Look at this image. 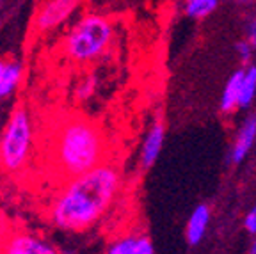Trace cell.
<instances>
[{"instance_id": "obj_1", "label": "cell", "mask_w": 256, "mask_h": 254, "mask_svg": "<svg viewBox=\"0 0 256 254\" xmlns=\"http://www.w3.org/2000/svg\"><path fill=\"white\" fill-rule=\"evenodd\" d=\"M120 185V171L108 162L68 180L54 199L50 220L64 231L89 230L110 208Z\"/></svg>"}, {"instance_id": "obj_2", "label": "cell", "mask_w": 256, "mask_h": 254, "mask_svg": "<svg viewBox=\"0 0 256 254\" xmlns=\"http://www.w3.org/2000/svg\"><path fill=\"white\" fill-rule=\"evenodd\" d=\"M102 130L82 116H70L57 124L52 139V162L64 178H75L105 162Z\"/></svg>"}, {"instance_id": "obj_3", "label": "cell", "mask_w": 256, "mask_h": 254, "mask_svg": "<svg viewBox=\"0 0 256 254\" xmlns=\"http://www.w3.org/2000/svg\"><path fill=\"white\" fill-rule=\"evenodd\" d=\"M114 38V24L100 12L82 16L66 34L62 50L70 60L86 64L102 57Z\"/></svg>"}, {"instance_id": "obj_4", "label": "cell", "mask_w": 256, "mask_h": 254, "mask_svg": "<svg viewBox=\"0 0 256 254\" xmlns=\"http://www.w3.org/2000/svg\"><path fill=\"white\" fill-rule=\"evenodd\" d=\"M32 144H34V126L27 107L18 105L11 112L2 137H0V167L6 172L22 171L28 162Z\"/></svg>"}, {"instance_id": "obj_5", "label": "cell", "mask_w": 256, "mask_h": 254, "mask_svg": "<svg viewBox=\"0 0 256 254\" xmlns=\"http://www.w3.org/2000/svg\"><path fill=\"white\" fill-rule=\"evenodd\" d=\"M82 0H43L34 16V28L38 32H50L60 27L75 14Z\"/></svg>"}, {"instance_id": "obj_6", "label": "cell", "mask_w": 256, "mask_h": 254, "mask_svg": "<svg viewBox=\"0 0 256 254\" xmlns=\"http://www.w3.org/2000/svg\"><path fill=\"white\" fill-rule=\"evenodd\" d=\"M0 254H60L57 247L30 231L16 230L0 240Z\"/></svg>"}, {"instance_id": "obj_7", "label": "cell", "mask_w": 256, "mask_h": 254, "mask_svg": "<svg viewBox=\"0 0 256 254\" xmlns=\"http://www.w3.org/2000/svg\"><path fill=\"white\" fill-rule=\"evenodd\" d=\"M256 140V116L248 118L244 121V124L240 126L238 134L235 137V142L232 148V162L240 164L242 160L248 156V153L251 151L252 144Z\"/></svg>"}, {"instance_id": "obj_8", "label": "cell", "mask_w": 256, "mask_h": 254, "mask_svg": "<svg viewBox=\"0 0 256 254\" xmlns=\"http://www.w3.org/2000/svg\"><path fill=\"white\" fill-rule=\"evenodd\" d=\"M164 126L160 123L153 124L150 128L148 135L144 139L142 151H140V164H142V167L148 169V167H152L156 162L160 151H162V146H164Z\"/></svg>"}, {"instance_id": "obj_9", "label": "cell", "mask_w": 256, "mask_h": 254, "mask_svg": "<svg viewBox=\"0 0 256 254\" xmlns=\"http://www.w3.org/2000/svg\"><path fill=\"white\" fill-rule=\"evenodd\" d=\"M208 222H210V208L206 204H200V206L194 208V212H192L190 218H188L187 222V231H185L188 244L196 246V244H200L203 240Z\"/></svg>"}, {"instance_id": "obj_10", "label": "cell", "mask_w": 256, "mask_h": 254, "mask_svg": "<svg viewBox=\"0 0 256 254\" xmlns=\"http://www.w3.org/2000/svg\"><path fill=\"white\" fill-rule=\"evenodd\" d=\"M244 73H246V70H236L228 78L226 86H224L222 98H220V110H222L224 114H230V112H233L235 108H238Z\"/></svg>"}, {"instance_id": "obj_11", "label": "cell", "mask_w": 256, "mask_h": 254, "mask_svg": "<svg viewBox=\"0 0 256 254\" xmlns=\"http://www.w3.org/2000/svg\"><path fill=\"white\" fill-rule=\"evenodd\" d=\"M108 254H153V246L146 236H123L108 247Z\"/></svg>"}, {"instance_id": "obj_12", "label": "cell", "mask_w": 256, "mask_h": 254, "mask_svg": "<svg viewBox=\"0 0 256 254\" xmlns=\"http://www.w3.org/2000/svg\"><path fill=\"white\" fill-rule=\"evenodd\" d=\"M22 78V66L16 60L0 59V98H6L16 89Z\"/></svg>"}, {"instance_id": "obj_13", "label": "cell", "mask_w": 256, "mask_h": 254, "mask_svg": "<svg viewBox=\"0 0 256 254\" xmlns=\"http://www.w3.org/2000/svg\"><path fill=\"white\" fill-rule=\"evenodd\" d=\"M256 96V66L246 70L244 80H242V91H240V104L238 107H249L252 98Z\"/></svg>"}, {"instance_id": "obj_14", "label": "cell", "mask_w": 256, "mask_h": 254, "mask_svg": "<svg viewBox=\"0 0 256 254\" xmlns=\"http://www.w3.org/2000/svg\"><path fill=\"white\" fill-rule=\"evenodd\" d=\"M217 8V0H187L185 11L190 18H204Z\"/></svg>"}, {"instance_id": "obj_15", "label": "cell", "mask_w": 256, "mask_h": 254, "mask_svg": "<svg viewBox=\"0 0 256 254\" xmlns=\"http://www.w3.org/2000/svg\"><path fill=\"white\" fill-rule=\"evenodd\" d=\"M96 89V76L94 75H86L84 78L76 84L75 94L78 100H88L89 96L94 92Z\"/></svg>"}, {"instance_id": "obj_16", "label": "cell", "mask_w": 256, "mask_h": 254, "mask_svg": "<svg viewBox=\"0 0 256 254\" xmlns=\"http://www.w3.org/2000/svg\"><path fill=\"white\" fill-rule=\"evenodd\" d=\"M244 228L251 234H256V204L249 210V214L244 218Z\"/></svg>"}, {"instance_id": "obj_17", "label": "cell", "mask_w": 256, "mask_h": 254, "mask_svg": "<svg viewBox=\"0 0 256 254\" xmlns=\"http://www.w3.org/2000/svg\"><path fill=\"white\" fill-rule=\"evenodd\" d=\"M236 52H238L240 59L242 60H249L251 59V54H252V43L251 41H242V43L236 44Z\"/></svg>"}, {"instance_id": "obj_18", "label": "cell", "mask_w": 256, "mask_h": 254, "mask_svg": "<svg viewBox=\"0 0 256 254\" xmlns=\"http://www.w3.org/2000/svg\"><path fill=\"white\" fill-rule=\"evenodd\" d=\"M249 41L256 44V20H252L251 25H249Z\"/></svg>"}, {"instance_id": "obj_19", "label": "cell", "mask_w": 256, "mask_h": 254, "mask_svg": "<svg viewBox=\"0 0 256 254\" xmlns=\"http://www.w3.org/2000/svg\"><path fill=\"white\" fill-rule=\"evenodd\" d=\"M249 254H256V238H254V242H252L251 249H249Z\"/></svg>"}]
</instances>
